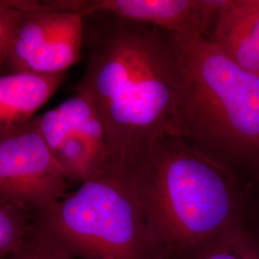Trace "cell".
<instances>
[{"instance_id":"cell-1","label":"cell","mask_w":259,"mask_h":259,"mask_svg":"<svg viewBox=\"0 0 259 259\" xmlns=\"http://www.w3.org/2000/svg\"><path fill=\"white\" fill-rule=\"evenodd\" d=\"M108 16L75 93L98 111L112 167L130 173L158 139L182 138V77L167 31Z\"/></svg>"},{"instance_id":"cell-2","label":"cell","mask_w":259,"mask_h":259,"mask_svg":"<svg viewBox=\"0 0 259 259\" xmlns=\"http://www.w3.org/2000/svg\"><path fill=\"white\" fill-rule=\"evenodd\" d=\"M130 175L163 259H194L247 220L234 172L182 138L158 139Z\"/></svg>"},{"instance_id":"cell-3","label":"cell","mask_w":259,"mask_h":259,"mask_svg":"<svg viewBox=\"0 0 259 259\" xmlns=\"http://www.w3.org/2000/svg\"><path fill=\"white\" fill-rule=\"evenodd\" d=\"M168 33L182 77V139L231 169H259V75L204 36Z\"/></svg>"},{"instance_id":"cell-4","label":"cell","mask_w":259,"mask_h":259,"mask_svg":"<svg viewBox=\"0 0 259 259\" xmlns=\"http://www.w3.org/2000/svg\"><path fill=\"white\" fill-rule=\"evenodd\" d=\"M35 232L77 259H163L129 172L114 167L35 213Z\"/></svg>"},{"instance_id":"cell-5","label":"cell","mask_w":259,"mask_h":259,"mask_svg":"<svg viewBox=\"0 0 259 259\" xmlns=\"http://www.w3.org/2000/svg\"><path fill=\"white\" fill-rule=\"evenodd\" d=\"M68 184L35 117L0 132V204L38 212L61 200Z\"/></svg>"},{"instance_id":"cell-6","label":"cell","mask_w":259,"mask_h":259,"mask_svg":"<svg viewBox=\"0 0 259 259\" xmlns=\"http://www.w3.org/2000/svg\"><path fill=\"white\" fill-rule=\"evenodd\" d=\"M35 119L68 183L81 185L112 168L102 121L87 96L75 93Z\"/></svg>"},{"instance_id":"cell-7","label":"cell","mask_w":259,"mask_h":259,"mask_svg":"<svg viewBox=\"0 0 259 259\" xmlns=\"http://www.w3.org/2000/svg\"><path fill=\"white\" fill-rule=\"evenodd\" d=\"M226 0H51L52 10L83 17L105 14L171 33L205 37Z\"/></svg>"},{"instance_id":"cell-8","label":"cell","mask_w":259,"mask_h":259,"mask_svg":"<svg viewBox=\"0 0 259 259\" xmlns=\"http://www.w3.org/2000/svg\"><path fill=\"white\" fill-rule=\"evenodd\" d=\"M205 37L235 64L259 75V0H226Z\"/></svg>"},{"instance_id":"cell-9","label":"cell","mask_w":259,"mask_h":259,"mask_svg":"<svg viewBox=\"0 0 259 259\" xmlns=\"http://www.w3.org/2000/svg\"><path fill=\"white\" fill-rule=\"evenodd\" d=\"M65 73L0 75V132L26 123L55 94Z\"/></svg>"},{"instance_id":"cell-10","label":"cell","mask_w":259,"mask_h":259,"mask_svg":"<svg viewBox=\"0 0 259 259\" xmlns=\"http://www.w3.org/2000/svg\"><path fill=\"white\" fill-rule=\"evenodd\" d=\"M83 19L78 14L62 12L55 30L20 72L61 74L77 64L83 41Z\"/></svg>"},{"instance_id":"cell-11","label":"cell","mask_w":259,"mask_h":259,"mask_svg":"<svg viewBox=\"0 0 259 259\" xmlns=\"http://www.w3.org/2000/svg\"><path fill=\"white\" fill-rule=\"evenodd\" d=\"M194 259H259V232L245 220L224 233Z\"/></svg>"},{"instance_id":"cell-12","label":"cell","mask_w":259,"mask_h":259,"mask_svg":"<svg viewBox=\"0 0 259 259\" xmlns=\"http://www.w3.org/2000/svg\"><path fill=\"white\" fill-rule=\"evenodd\" d=\"M35 213L0 204V259L16 253L31 238L35 232Z\"/></svg>"},{"instance_id":"cell-13","label":"cell","mask_w":259,"mask_h":259,"mask_svg":"<svg viewBox=\"0 0 259 259\" xmlns=\"http://www.w3.org/2000/svg\"><path fill=\"white\" fill-rule=\"evenodd\" d=\"M19 0H0V68L6 64L16 31L23 18Z\"/></svg>"},{"instance_id":"cell-14","label":"cell","mask_w":259,"mask_h":259,"mask_svg":"<svg viewBox=\"0 0 259 259\" xmlns=\"http://www.w3.org/2000/svg\"><path fill=\"white\" fill-rule=\"evenodd\" d=\"M3 259H77L57 248L37 232L16 253Z\"/></svg>"}]
</instances>
